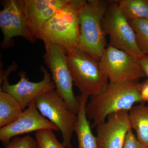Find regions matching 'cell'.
I'll use <instances>...</instances> for the list:
<instances>
[{"instance_id": "cell-16", "label": "cell", "mask_w": 148, "mask_h": 148, "mask_svg": "<svg viewBox=\"0 0 148 148\" xmlns=\"http://www.w3.org/2000/svg\"><path fill=\"white\" fill-rule=\"evenodd\" d=\"M20 103L12 95L0 89V127L15 121L23 113Z\"/></svg>"}, {"instance_id": "cell-15", "label": "cell", "mask_w": 148, "mask_h": 148, "mask_svg": "<svg viewBox=\"0 0 148 148\" xmlns=\"http://www.w3.org/2000/svg\"><path fill=\"white\" fill-rule=\"evenodd\" d=\"M131 129L134 130L137 140L148 147V106L140 103L134 106L129 111Z\"/></svg>"}, {"instance_id": "cell-14", "label": "cell", "mask_w": 148, "mask_h": 148, "mask_svg": "<svg viewBox=\"0 0 148 148\" xmlns=\"http://www.w3.org/2000/svg\"><path fill=\"white\" fill-rule=\"evenodd\" d=\"M77 98L79 108L74 132L77 138L78 148H98L96 137L92 133L91 125L86 113V107L89 97L81 94Z\"/></svg>"}, {"instance_id": "cell-23", "label": "cell", "mask_w": 148, "mask_h": 148, "mask_svg": "<svg viewBox=\"0 0 148 148\" xmlns=\"http://www.w3.org/2000/svg\"><path fill=\"white\" fill-rule=\"evenodd\" d=\"M141 69L148 79V56L144 55L138 60Z\"/></svg>"}, {"instance_id": "cell-18", "label": "cell", "mask_w": 148, "mask_h": 148, "mask_svg": "<svg viewBox=\"0 0 148 148\" xmlns=\"http://www.w3.org/2000/svg\"><path fill=\"white\" fill-rule=\"evenodd\" d=\"M129 22L135 32L139 49L144 55L148 56V18Z\"/></svg>"}, {"instance_id": "cell-20", "label": "cell", "mask_w": 148, "mask_h": 148, "mask_svg": "<svg viewBox=\"0 0 148 148\" xmlns=\"http://www.w3.org/2000/svg\"><path fill=\"white\" fill-rule=\"evenodd\" d=\"M36 140L30 135L15 137L10 140L5 148H37Z\"/></svg>"}, {"instance_id": "cell-13", "label": "cell", "mask_w": 148, "mask_h": 148, "mask_svg": "<svg viewBox=\"0 0 148 148\" xmlns=\"http://www.w3.org/2000/svg\"><path fill=\"white\" fill-rule=\"evenodd\" d=\"M69 1L23 0L27 23L32 34L36 38L47 22Z\"/></svg>"}, {"instance_id": "cell-19", "label": "cell", "mask_w": 148, "mask_h": 148, "mask_svg": "<svg viewBox=\"0 0 148 148\" xmlns=\"http://www.w3.org/2000/svg\"><path fill=\"white\" fill-rule=\"evenodd\" d=\"M35 139L39 148H68L58 141L53 130H51L37 131Z\"/></svg>"}, {"instance_id": "cell-22", "label": "cell", "mask_w": 148, "mask_h": 148, "mask_svg": "<svg viewBox=\"0 0 148 148\" xmlns=\"http://www.w3.org/2000/svg\"><path fill=\"white\" fill-rule=\"evenodd\" d=\"M140 94L144 103H148V79L140 83Z\"/></svg>"}, {"instance_id": "cell-8", "label": "cell", "mask_w": 148, "mask_h": 148, "mask_svg": "<svg viewBox=\"0 0 148 148\" xmlns=\"http://www.w3.org/2000/svg\"><path fill=\"white\" fill-rule=\"evenodd\" d=\"M99 63L109 82L112 83L138 81L146 76L137 58L110 45L105 49Z\"/></svg>"}, {"instance_id": "cell-7", "label": "cell", "mask_w": 148, "mask_h": 148, "mask_svg": "<svg viewBox=\"0 0 148 148\" xmlns=\"http://www.w3.org/2000/svg\"><path fill=\"white\" fill-rule=\"evenodd\" d=\"M103 25L105 34L110 38V45L125 51L138 60L144 55L137 45L134 30L116 3L108 8Z\"/></svg>"}, {"instance_id": "cell-12", "label": "cell", "mask_w": 148, "mask_h": 148, "mask_svg": "<svg viewBox=\"0 0 148 148\" xmlns=\"http://www.w3.org/2000/svg\"><path fill=\"white\" fill-rule=\"evenodd\" d=\"M95 127L98 148H123L127 133L131 129L129 111L110 114Z\"/></svg>"}, {"instance_id": "cell-11", "label": "cell", "mask_w": 148, "mask_h": 148, "mask_svg": "<svg viewBox=\"0 0 148 148\" xmlns=\"http://www.w3.org/2000/svg\"><path fill=\"white\" fill-rule=\"evenodd\" d=\"M44 130L59 131L55 125L40 113L35 101L24 110L18 119L1 128L0 140L7 145L12 139L18 135Z\"/></svg>"}, {"instance_id": "cell-5", "label": "cell", "mask_w": 148, "mask_h": 148, "mask_svg": "<svg viewBox=\"0 0 148 148\" xmlns=\"http://www.w3.org/2000/svg\"><path fill=\"white\" fill-rule=\"evenodd\" d=\"M44 58L50 70L56 90L64 100L69 110L77 114L79 108L77 97L73 91V79L67 61V54L60 46L45 43Z\"/></svg>"}, {"instance_id": "cell-3", "label": "cell", "mask_w": 148, "mask_h": 148, "mask_svg": "<svg viewBox=\"0 0 148 148\" xmlns=\"http://www.w3.org/2000/svg\"><path fill=\"white\" fill-rule=\"evenodd\" d=\"M109 3L104 0L86 1L80 12L79 47L98 61L106 48L103 21Z\"/></svg>"}, {"instance_id": "cell-17", "label": "cell", "mask_w": 148, "mask_h": 148, "mask_svg": "<svg viewBox=\"0 0 148 148\" xmlns=\"http://www.w3.org/2000/svg\"><path fill=\"white\" fill-rule=\"evenodd\" d=\"M117 5L128 21L148 18V0H121Z\"/></svg>"}, {"instance_id": "cell-1", "label": "cell", "mask_w": 148, "mask_h": 148, "mask_svg": "<svg viewBox=\"0 0 148 148\" xmlns=\"http://www.w3.org/2000/svg\"><path fill=\"white\" fill-rule=\"evenodd\" d=\"M140 88L138 81L109 82L102 92L90 97L86 107V113L88 119L92 121L91 127L105 121L110 114L129 111L136 103H144Z\"/></svg>"}, {"instance_id": "cell-24", "label": "cell", "mask_w": 148, "mask_h": 148, "mask_svg": "<svg viewBox=\"0 0 148 148\" xmlns=\"http://www.w3.org/2000/svg\"><path fill=\"white\" fill-rule=\"evenodd\" d=\"M37 148H38V147H37Z\"/></svg>"}, {"instance_id": "cell-6", "label": "cell", "mask_w": 148, "mask_h": 148, "mask_svg": "<svg viewBox=\"0 0 148 148\" xmlns=\"http://www.w3.org/2000/svg\"><path fill=\"white\" fill-rule=\"evenodd\" d=\"M40 113L58 127L63 138L62 144L72 148V138L77 116L69 110L56 89L41 95L35 100Z\"/></svg>"}, {"instance_id": "cell-9", "label": "cell", "mask_w": 148, "mask_h": 148, "mask_svg": "<svg viewBox=\"0 0 148 148\" xmlns=\"http://www.w3.org/2000/svg\"><path fill=\"white\" fill-rule=\"evenodd\" d=\"M0 12V28L3 35L2 47H8L14 37H22L31 43L36 42L28 26L23 0H7Z\"/></svg>"}, {"instance_id": "cell-10", "label": "cell", "mask_w": 148, "mask_h": 148, "mask_svg": "<svg viewBox=\"0 0 148 148\" xmlns=\"http://www.w3.org/2000/svg\"><path fill=\"white\" fill-rule=\"evenodd\" d=\"M41 71L43 74V78L38 82L30 81L24 71L18 73L20 80L16 84H10L8 82V76H3L1 77V83L2 84L0 89L14 97L24 110L33 101L40 96L56 89L51 75L44 67H42Z\"/></svg>"}, {"instance_id": "cell-2", "label": "cell", "mask_w": 148, "mask_h": 148, "mask_svg": "<svg viewBox=\"0 0 148 148\" xmlns=\"http://www.w3.org/2000/svg\"><path fill=\"white\" fill-rule=\"evenodd\" d=\"M85 0H69L45 24L36 36L44 44L61 47L67 53L77 48L80 40L79 13Z\"/></svg>"}, {"instance_id": "cell-21", "label": "cell", "mask_w": 148, "mask_h": 148, "mask_svg": "<svg viewBox=\"0 0 148 148\" xmlns=\"http://www.w3.org/2000/svg\"><path fill=\"white\" fill-rule=\"evenodd\" d=\"M123 148H148L140 143L131 129L127 133Z\"/></svg>"}, {"instance_id": "cell-4", "label": "cell", "mask_w": 148, "mask_h": 148, "mask_svg": "<svg viewBox=\"0 0 148 148\" xmlns=\"http://www.w3.org/2000/svg\"><path fill=\"white\" fill-rule=\"evenodd\" d=\"M66 54L73 84L81 94L90 97L106 88L109 81L99 61L79 47Z\"/></svg>"}]
</instances>
